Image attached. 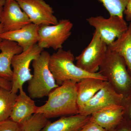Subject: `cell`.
Wrapping results in <instances>:
<instances>
[{
  "mask_svg": "<svg viewBox=\"0 0 131 131\" xmlns=\"http://www.w3.org/2000/svg\"><path fill=\"white\" fill-rule=\"evenodd\" d=\"M108 47L124 59L131 77V23L128 26L127 30Z\"/></svg>",
  "mask_w": 131,
  "mask_h": 131,
  "instance_id": "18",
  "label": "cell"
},
{
  "mask_svg": "<svg viewBox=\"0 0 131 131\" xmlns=\"http://www.w3.org/2000/svg\"><path fill=\"white\" fill-rule=\"evenodd\" d=\"M38 106L33 99L21 89L17 95L9 118L14 122L22 124L36 113Z\"/></svg>",
  "mask_w": 131,
  "mask_h": 131,
  "instance_id": "15",
  "label": "cell"
},
{
  "mask_svg": "<svg viewBox=\"0 0 131 131\" xmlns=\"http://www.w3.org/2000/svg\"><path fill=\"white\" fill-rule=\"evenodd\" d=\"M116 131H131V119L124 117L115 129Z\"/></svg>",
  "mask_w": 131,
  "mask_h": 131,
  "instance_id": "24",
  "label": "cell"
},
{
  "mask_svg": "<svg viewBox=\"0 0 131 131\" xmlns=\"http://www.w3.org/2000/svg\"><path fill=\"white\" fill-rule=\"evenodd\" d=\"M5 1L6 0H0V17H1L3 9V6L5 5ZM3 32V28L2 25L0 21V35H1ZM1 40V39H0V40Z\"/></svg>",
  "mask_w": 131,
  "mask_h": 131,
  "instance_id": "27",
  "label": "cell"
},
{
  "mask_svg": "<svg viewBox=\"0 0 131 131\" xmlns=\"http://www.w3.org/2000/svg\"><path fill=\"white\" fill-rule=\"evenodd\" d=\"M50 55L43 50L38 58L33 61V74L28 81L29 96L32 99H39L48 96L52 90L59 86L49 68Z\"/></svg>",
  "mask_w": 131,
  "mask_h": 131,
  "instance_id": "4",
  "label": "cell"
},
{
  "mask_svg": "<svg viewBox=\"0 0 131 131\" xmlns=\"http://www.w3.org/2000/svg\"><path fill=\"white\" fill-rule=\"evenodd\" d=\"M17 96L10 90L0 88V122L9 118Z\"/></svg>",
  "mask_w": 131,
  "mask_h": 131,
  "instance_id": "19",
  "label": "cell"
},
{
  "mask_svg": "<svg viewBox=\"0 0 131 131\" xmlns=\"http://www.w3.org/2000/svg\"><path fill=\"white\" fill-rule=\"evenodd\" d=\"M106 81L95 78H87L78 83L77 103L79 107L90 100Z\"/></svg>",
  "mask_w": 131,
  "mask_h": 131,
  "instance_id": "17",
  "label": "cell"
},
{
  "mask_svg": "<svg viewBox=\"0 0 131 131\" xmlns=\"http://www.w3.org/2000/svg\"><path fill=\"white\" fill-rule=\"evenodd\" d=\"M98 72L105 78L118 93L124 98L130 94L131 77L124 59L108 47Z\"/></svg>",
  "mask_w": 131,
  "mask_h": 131,
  "instance_id": "3",
  "label": "cell"
},
{
  "mask_svg": "<svg viewBox=\"0 0 131 131\" xmlns=\"http://www.w3.org/2000/svg\"><path fill=\"white\" fill-rule=\"evenodd\" d=\"M0 51V77L11 82L13 75L11 68L12 59L22 52L23 49L16 42L1 39Z\"/></svg>",
  "mask_w": 131,
  "mask_h": 131,
  "instance_id": "14",
  "label": "cell"
},
{
  "mask_svg": "<svg viewBox=\"0 0 131 131\" xmlns=\"http://www.w3.org/2000/svg\"><path fill=\"white\" fill-rule=\"evenodd\" d=\"M122 106L124 108V117L131 119V94L124 98Z\"/></svg>",
  "mask_w": 131,
  "mask_h": 131,
  "instance_id": "22",
  "label": "cell"
},
{
  "mask_svg": "<svg viewBox=\"0 0 131 131\" xmlns=\"http://www.w3.org/2000/svg\"><path fill=\"white\" fill-rule=\"evenodd\" d=\"M39 27L31 23L18 30L3 33L0 35V39L16 42L25 51L38 43Z\"/></svg>",
  "mask_w": 131,
  "mask_h": 131,
  "instance_id": "13",
  "label": "cell"
},
{
  "mask_svg": "<svg viewBox=\"0 0 131 131\" xmlns=\"http://www.w3.org/2000/svg\"><path fill=\"white\" fill-rule=\"evenodd\" d=\"M73 24L69 19H62L55 25L39 26L37 44L43 49L58 50L70 37Z\"/></svg>",
  "mask_w": 131,
  "mask_h": 131,
  "instance_id": "7",
  "label": "cell"
},
{
  "mask_svg": "<svg viewBox=\"0 0 131 131\" xmlns=\"http://www.w3.org/2000/svg\"><path fill=\"white\" fill-rule=\"evenodd\" d=\"M116 131V130H115H115H111V131Z\"/></svg>",
  "mask_w": 131,
  "mask_h": 131,
  "instance_id": "28",
  "label": "cell"
},
{
  "mask_svg": "<svg viewBox=\"0 0 131 131\" xmlns=\"http://www.w3.org/2000/svg\"><path fill=\"white\" fill-rule=\"evenodd\" d=\"M124 97L117 93L108 82L90 100L80 107L79 114L89 116L92 113L108 106L122 105Z\"/></svg>",
  "mask_w": 131,
  "mask_h": 131,
  "instance_id": "10",
  "label": "cell"
},
{
  "mask_svg": "<svg viewBox=\"0 0 131 131\" xmlns=\"http://www.w3.org/2000/svg\"><path fill=\"white\" fill-rule=\"evenodd\" d=\"M75 58L70 50H64L62 48L50 56L49 68L58 86L69 81L78 83L87 78H95L107 81L98 72L91 74L78 67L74 63Z\"/></svg>",
  "mask_w": 131,
  "mask_h": 131,
  "instance_id": "2",
  "label": "cell"
},
{
  "mask_svg": "<svg viewBox=\"0 0 131 131\" xmlns=\"http://www.w3.org/2000/svg\"><path fill=\"white\" fill-rule=\"evenodd\" d=\"M77 96V83L65 82L50 93L46 103L38 106L36 113L48 119L79 114Z\"/></svg>",
  "mask_w": 131,
  "mask_h": 131,
  "instance_id": "1",
  "label": "cell"
},
{
  "mask_svg": "<svg viewBox=\"0 0 131 131\" xmlns=\"http://www.w3.org/2000/svg\"><path fill=\"white\" fill-rule=\"evenodd\" d=\"M90 118L80 114L64 116L54 122L50 121L40 131H80Z\"/></svg>",
  "mask_w": 131,
  "mask_h": 131,
  "instance_id": "16",
  "label": "cell"
},
{
  "mask_svg": "<svg viewBox=\"0 0 131 131\" xmlns=\"http://www.w3.org/2000/svg\"></svg>",
  "mask_w": 131,
  "mask_h": 131,
  "instance_id": "29",
  "label": "cell"
},
{
  "mask_svg": "<svg viewBox=\"0 0 131 131\" xmlns=\"http://www.w3.org/2000/svg\"><path fill=\"white\" fill-rule=\"evenodd\" d=\"M16 1L32 23L38 26L58 23L52 8L44 0Z\"/></svg>",
  "mask_w": 131,
  "mask_h": 131,
  "instance_id": "9",
  "label": "cell"
},
{
  "mask_svg": "<svg viewBox=\"0 0 131 131\" xmlns=\"http://www.w3.org/2000/svg\"><path fill=\"white\" fill-rule=\"evenodd\" d=\"M80 131H108L94 122L89 121Z\"/></svg>",
  "mask_w": 131,
  "mask_h": 131,
  "instance_id": "23",
  "label": "cell"
},
{
  "mask_svg": "<svg viewBox=\"0 0 131 131\" xmlns=\"http://www.w3.org/2000/svg\"><path fill=\"white\" fill-rule=\"evenodd\" d=\"M43 50L44 49L37 44L13 57L12 62L13 68L11 81L12 93L16 94L20 90L23 89L24 83L32 78L30 65L33 61L38 57Z\"/></svg>",
  "mask_w": 131,
  "mask_h": 131,
  "instance_id": "5",
  "label": "cell"
},
{
  "mask_svg": "<svg viewBox=\"0 0 131 131\" xmlns=\"http://www.w3.org/2000/svg\"><path fill=\"white\" fill-rule=\"evenodd\" d=\"M124 115L122 105L110 106L92 113L90 121L110 131L116 129L124 118Z\"/></svg>",
  "mask_w": 131,
  "mask_h": 131,
  "instance_id": "12",
  "label": "cell"
},
{
  "mask_svg": "<svg viewBox=\"0 0 131 131\" xmlns=\"http://www.w3.org/2000/svg\"><path fill=\"white\" fill-rule=\"evenodd\" d=\"M0 131H23L22 125L14 122L9 118L0 122Z\"/></svg>",
  "mask_w": 131,
  "mask_h": 131,
  "instance_id": "21",
  "label": "cell"
},
{
  "mask_svg": "<svg viewBox=\"0 0 131 131\" xmlns=\"http://www.w3.org/2000/svg\"><path fill=\"white\" fill-rule=\"evenodd\" d=\"M107 49V45L95 30L89 44L75 58L77 61L76 65L88 73H97Z\"/></svg>",
  "mask_w": 131,
  "mask_h": 131,
  "instance_id": "6",
  "label": "cell"
},
{
  "mask_svg": "<svg viewBox=\"0 0 131 131\" xmlns=\"http://www.w3.org/2000/svg\"><path fill=\"white\" fill-rule=\"evenodd\" d=\"M0 21L3 32L18 30L31 23L16 0L5 1Z\"/></svg>",
  "mask_w": 131,
  "mask_h": 131,
  "instance_id": "11",
  "label": "cell"
},
{
  "mask_svg": "<svg viewBox=\"0 0 131 131\" xmlns=\"http://www.w3.org/2000/svg\"><path fill=\"white\" fill-rule=\"evenodd\" d=\"M0 88L11 91L12 89V82L8 80L0 77Z\"/></svg>",
  "mask_w": 131,
  "mask_h": 131,
  "instance_id": "25",
  "label": "cell"
},
{
  "mask_svg": "<svg viewBox=\"0 0 131 131\" xmlns=\"http://www.w3.org/2000/svg\"><path fill=\"white\" fill-rule=\"evenodd\" d=\"M86 20L90 25L95 28L108 46L128 29V26L124 17L117 15H110L108 18L102 16L91 17Z\"/></svg>",
  "mask_w": 131,
  "mask_h": 131,
  "instance_id": "8",
  "label": "cell"
},
{
  "mask_svg": "<svg viewBox=\"0 0 131 131\" xmlns=\"http://www.w3.org/2000/svg\"><path fill=\"white\" fill-rule=\"evenodd\" d=\"M110 14L123 17V14L129 0H99Z\"/></svg>",
  "mask_w": 131,
  "mask_h": 131,
  "instance_id": "20",
  "label": "cell"
},
{
  "mask_svg": "<svg viewBox=\"0 0 131 131\" xmlns=\"http://www.w3.org/2000/svg\"><path fill=\"white\" fill-rule=\"evenodd\" d=\"M124 13L126 15V18L127 21L131 20V0H129L124 11Z\"/></svg>",
  "mask_w": 131,
  "mask_h": 131,
  "instance_id": "26",
  "label": "cell"
}]
</instances>
